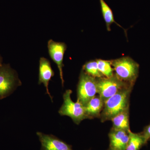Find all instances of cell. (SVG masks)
I'll return each instance as SVG.
<instances>
[{
    "label": "cell",
    "mask_w": 150,
    "mask_h": 150,
    "mask_svg": "<svg viewBox=\"0 0 150 150\" xmlns=\"http://www.w3.org/2000/svg\"><path fill=\"white\" fill-rule=\"evenodd\" d=\"M82 70L88 74L95 78L104 77L99 71L96 61H91L86 62L83 67Z\"/></svg>",
    "instance_id": "2e32d148"
},
{
    "label": "cell",
    "mask_w": 150,
    "mask_h": 150,
    "mask_svg": "<svg viewBox=\"0 0 150 150\" xmlns=\"http://www.w3.org/2000/svg\"><path fill=\"white\" fill-rule=\"evenodd\" d=\"M22 82L18 74L10 64H4L0 68V100L10 96Z\"/></svg>",
    "instance_id": "3957f363"
},
{
    "label": "cell",
    "mask_w": 150,
    "mask_h": 150,
    "mask_svg": "<svg viewBox=\"0 0 150 150\" xmlns=\"http://www.w3.org/2000/svg\"><path fill=\"white\" fill-rule=\"evenodd\" d=\"M98 67L99 71L105 77L110 78L114 74V70L111 65V61L98 59Z\"/></svg>",
    "instance_id": "9a60e30c"
},
{
    "label": "cell",
    "mask_w": 150,
    "mask_h": 150,
    "mask_svg": "<svg viewBox=\"0 0 150 150\" xmlns=\"http://www.w3.org/2000/svg\"><path fill=\"white\" fill-rule=\"evenodd\" d=\"M134 86H128L122 89L104 102L100 114V121H110L118 113L130 107V98Z\"/></svg>",
    "instance_id": "6da1fadb"
},
{
    "label": "cell",
    "mask_w": 150,
    "mask_h": 150,
    "mask_svg": "<svg viewBox=\"0 0 150 150\" xmlns=\"http://www.w3.org/2000/svg\"><path fill=\"white\" fill-rule=\"evenodd\" d=\"M112 121V129L115 130L130 131L129 108L118 113L110 120Z\"/></svg>",
    "instance_id": "7c38bea8"
},
{
    "label": "cell",
    "mask_w": 150,
    "mask_h": 150,
    "mask_svg": "<svg viewBox=\"0 0 150 150\" xmlns=\"http://www.w3.org/2000/svg\"><path fill=\"white\" fill-rule=\"evenodd\" d=\"M100 3V7H101V12L104 18L105 21L106 23V28L108 31H110V25L112 23H115L118 25V26L123 28L121 25L116 23L114 20V16L112 10L110 7L105 1L104 0H99Z\"/></svg>",
    "instance_id": "5bb4252c"
},
{
    "label": "cell",
    "mask_w": 150,
    "mask_h": 150,
    "mask_svg": "<svg viewBox=\"0 0 150 150\" xmlns=\"http://www.w3.org/2000/svg\"><path fill=\"white\" fill-rule=\"evenodd\" d=\"M72 91L67 90L63 94L64 102L59 111L61 115H66L71 118L74 123L79 125L84 119H88L84 106L78 101L72 100L71 95Z\"/></svg>",
    "instance_id": "277c9868"
},
{
    "label": "cell",
    "mask_w": 150,
    "mask_h": 150,
    "mask_svg": "<svg viewBox=\"0 0 150 150\" xmlns=\"http://www.w3.org/2000/svg\"><path fill=\"white\" fill-rule=\"evenodd\" d=\"M129 138L126 150H140L144 145L147 144L142 132L133 133L129 131Z\"/></svg>",
    "instance_id": "4fadbf2b"
},
{
    "label": "cell",
    "mask_w": 150,
    "mask_h": 150,
    "mask_svg": "<svg viewBox=\"0 0 150 150\" xmlns=\"http://www.w3.org/2000/svg\"><path fill=\"white\" fill-rule=\"evenodd\" d=\"M55 73L51 67L49 60L45 57H40L39 60V77L38 83L43 84L46 89V93L50 96L51 101H53V97L51 96L49 89V82L54 76Z\"/></svg>",
    "instance_id": "9c48e42d"
},
{
    "label": "cell",
    "mask_w": 150,
    "mask_h": 150,
    "mask_svg": "<svg viewBox=\"0 0 150 150\" xmlns=\"http://www.w3.org/2000/svg\"><path fill=\"white\" fill-rule=\"evenodd\" d=\"M36 135L41 143V150H74L71 145L51 134L37 132Z\"/></svg>",
    "instance_id": "ba28073f"
},
{
    "label": "cell",
    "mask_w": 150,
    "mask_h": 150,
    "mask_svg": "<svg viewBox=\"0 0 150 150\" xmlns=\"http://www.w3.org/2000/svg\"><path fill=\"white\" fill-rule=\"evenodd\" d=\"M96 82L98 94L104 102L122 89L132 86L120 80L115 74L110 78H96Z\"/></svg>",
    "instance_id": "8992f818"
},
{
    "label": "cell",
    "mask_w": 150,
    "mask_h": 150,
    "mask_svg": "<svg viewBox=\"0 0 150 150\" xmlns=\"http://www.w3.org/2000/svg\"><path fill=\"white\" fill-rule=\"evenodd\" d=\"M129 131L111 129L108 134L109 149L112 150H126L129 142Z\"/></svg>",
    "instance_id": "30bf717a"
},
{
    "label": "cell",
    "mask_w": 150,
    "mask_h": 150,
    "mask_svg": "<svg viewBox=\"0 0 150 150\" xmlns=\"http://www.w3.org/2000/svg\"><path fill=\"white\" fill-rule=\"evenodd\" d=\"M104 104V101L98 95L92 98L84 106L88 119L100 118Z\"/></svg>",
    "instance_id": "8fae6325"
},
{
    "label": "cell",
    "mask_w": 150,
    "mask_h": 150,
    "mask_svg": "<svg viewBox=\"0 0 150 150\" xmlns=\"http://www.w3.org/2000/svg\"><path fill=\"white\" fill-rule=\"evenodd\" d=\"M97 93L96 78L81 71L77 88V101L86 105Z\"/></svg>",
    "instance_id": "5b68a950"
},
{
    "label": "cell",
    "mask_w": 150,
    "mask_h": 150,
    "mask_svg": "<svg viewBox=\"0 0 150 150\" xmlns=\"http://www.w3.org/2000/svg\"><path fill=\"white\" fill-rule=\"evenodd\" d=\"M114 74L122 81L134 86L139 76V65L129 57L111 61Z\"/></svg>",
    "instance_id": "7a4b0ae2"
},
{
    "label": "cell",
    "mask_w": 150,
    "mask_h": 150,
    "mask_svg": "<svg viewBox=\"0 0 150 150\" xmlns=\"http://www.w3.org/2000/svg\"><path fill=\"white\" fill-rule=\"evenodd\" d=\"M3 61L2 57V56H1V54H0V68H1V67L3 64Z\"/></svg>",
    "instance_id": "ac0fdd59"
},
{
    "label": "cell",
    "mask_w": 150,
    "mask_h": 150,
    "mask_svg": "<svg viewBox=\"0 0 150 150\" xmlns=\"http://www.w3.org/2000/svg\"><path fill=\"white\" fill-rule=\"evenodd\" d=\"M147 142L150 140V123L147 126H145L142 132Z\"/></svg>",
    "instance_id": "e0dca14e"
},
{
    "label": "cell",
    "mask_w": 150,
    "mask_h": 150,
    "mask_svg": "<svg viewBox=\"0 0 150 150\" xmlns=\"http://www.w3.org/2000/svg\"><path fill=\"white\" fill-rule=\"evenodd\" d=\"M47 47L50 57L58 67L62 86L64 87V81L63 69L64 66L63 61L64 55L67 49V44L64 42H57L50 39L48 41Z\"/></svg>",
    "instance_id": "52a82bcc"
},
{
    "label": "cell",
    "mask_w": 150,
    "mask_h": 150,
    "mask_svg": "<svg viewBox=\"0 0 150 150\" xmlns=\"http://www.w3.org/2000/svg\"><path fill=\"white\" fill-rule=\"evenodd\" d=\"M108 150H112L110 149H108Z\"/></svg>",
    "instance_id": "d6986e66"
}]
</instances>
